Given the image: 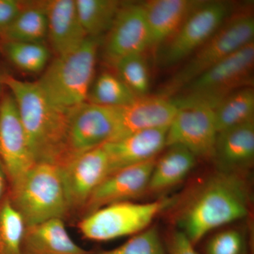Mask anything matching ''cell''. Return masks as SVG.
Returning a JSON list of instances; mask_svg holds the SVG:
<instances>
[{
  "mask_svg": "<svg viewBox=\"0 0 254 254\" xmlns=\"http://www.w3.org/2000/svg\"><path fill=\"white\" fill-rule=\"evenodd\" d=\"M25 229L22 218L6 197L0 204V254H22Z\"/></svg>",
  "mask_w": 254,
  "mask_h": 254,
  "instance_id": "cell-27",
  "label": "cell"
},
{
  "mask_svg": "<svg viewBox=\"0 0 254 254\" xmlns=\"http://www.w3.org/2000/svg\"><path fill=\"white\" fill-rule=\"evenodd\" d=\"M214 110L218 133L254 122V90L244 87L227 96Z\"/></svg>",
  "mask_w": 254,
  "mask_h": 254,
  "instance_id": "cell-23",
  "label": "cell"
},
{
  "mask_svg": "<svg viewBox=\"0 0 254 254\" xmlns=\"http://www.w3.org/2000/svg\"><path fill=\"white\" fill-rule=\"evenodd\" d=\"M23 1L0 0V38L11 26L22 9Z\"/></svg>",
  "mask_w": 254,
  "mask_h": 254,
  "instance_id": "cell-31",
  "label": "cell"
},
{
  "mask_svg": "<svg viewBox=\"0 0 254 254\" xmlns=\"http://www.w3.org/2000/svg\"><path fill=\"white\" fill-rule=\"evenodd\" d=\"M231 7L223 1H203L170 39L158 48V64L168 68L188 59L229 18Z\"/></svg>",
  "mask_w": 254,
  "mask_h": 254,
  "instance_id": "cell-8",
  "label": "cell"
},
{
  "mask_svg": "<svg viewBox=\"0 0 254 254\" xmlns=\"http://www.w3.org/2000/svg\"><path fill=\"white\" fill-rule=\"evenodd\" d=\"M254 65V41L209 68L172 99L179 109L203 106L214 110L233 92L252 86Z\"/></svg>",
  "mask_w": 254,
  "mask_h": 254,
  "instance_id": "cell-5",
  "label": "cell"
},
{
  "mask_svg": "<svg viewBox=\"0 0 254 254\" xmlns=\"http://www.w3.org/2000/svg\"><path fill=\"white\" fill-rule=\"evenodd\" d=\"M113 67L120 79L138 98L146 96L150 88V74L143 54L122 58Z\"/></svg>",
  "mask_w": 254,
  "mask_h": 254,
  "instance_id": "cell-28",
  "label": "cell"
},
{
  "mask_svg": "<svg viewBox=\"0 0 254 254\" xmlns=\"http://www.w3.org/2000/svg\"><path fill=\"white\" fill-rule=\"evenodd\" d=\"M8 197L26 227L63 220L70 212L60 169L53 164H35L10 188Z\"/></svg>",
  "mask_w": 254,
  "mask_h": 254,
  "instance_id": "cell-4",
  "label": "cell"
},
{
  "mask_svg": "<svg viewBox=\"0 0 254 254\" xmlns=\"http://www.w3.org/2000/svg\"><path fill=\"white\" fill-rule=\"evenodd\" d=\"M6 73H7V72L4 71V69L1 67V64H0V100H1L3 93H4L5 89H6V87H5L4 83H3V78H4Z\"/></svg>",
  "mask_w": 254,
  "mask_h": 254,
  "instance_id": "cell-34",
  "label": "cell"
},
{
  "mask_svg": "<svg viewBox=\"0 0 254 254\" xmlns=\"http://www.w3.org/2000/svg\"><path fill=\"white\" fill-rule=\"evenodd\" d=\"M247 242L239 230H227L218 232L209 240L205 254H246Z\"/></svg>",
  "mask_w": 254,
  "mask_h": 254,
  "instance_id": "cell-30",
  "label": "cell"
},
{
  "mask_svg": "<svg viewBox=\"0 0 254 254\" xmlns=\"http://www.w3.org/2000/svg\"><path fill=\"white\" fill-rule=\"evenodd\" d=\"M3 83L16 101L35 163L63 166L70 110L52 103L36 81H23L7 73Z\"/></svg>",
  "mask_w": 254,
  "mask_h": 254,
  "instance_id": "cell-1",
  "label": "cell"
},
{
  "mask_svg": "<svg viewBox=\"0 0 254 254\" xmlns=\"http://www.w3.org/2000/svg\"><path fill=\"white\" fill-rule=\"evenodd\" d=\"M203 1L150 0L141 3L149 30L150 48L158 49L175 34Z\"/></svg>",
  "mask_w": 254,
  "mask_h": 254,
  "instance_id": "cell-18",
  "label": "cell"
},
{
  "mask_svg": "<svg viewBox=\"0 0 254 254\" xmlns=\"http://www.w3.org/2000/svg\"><path fill=\"white\" fill-rule=\"evenodd\" d=\"M93 254H168L158 230L148 229L133 235L123 245L114 250Z\"/></svg>",
  "mask_w": 254,
  "mask_h": 254,
  "instance_id": "cell-29",
  "label": "cell"
},
{
  "mask_svg": "<svg viewBox=\"0 0 254 254\" xmlns=\"http://www.w3.org/2000/svg\"><path fill=\"white\" fill-rule=\"evenodd\" d=\"M0 163L9 189L36 164L28 147L16 101L6 88L0 100Z\"/></svg>",
  "mask_w": 254,
  "mask_h": 254,
  "instance_id": "cell-10",
  "label": "cell"
},
{
  "mask_svg": "<svg viewBox=\"0 0 254 254\" xmlns=\"http://www.w3.org/2000/svg\"><path fill=\"white\" fill-rule=\"evenodd\" d=\"M150 49L149 30L141 3H123L105 38L103 55L110 66Z\"/></svg>",
  "mask_w": 254,
  "mask_h": 254,
  "instance_id": "cell-12",
  "label": "cell"
},
{
  "mask_svg": "<svg viewBox=\"0 0 254 254\" xmlns=\"http://www.w3.org/2000/svg\"><path fill=\"white\" fill-rule=\"evenodd\" d=\"M136 98L116 73L103 71L95 76L86 102L108 108H123Z\"/></svg>",
  "mask_w": 254,
  "mask_h": 254,
  "instance_id": "cell-26",
  "label": "cell"
},
{
  "mask_svg": "<svg viewBox=\"0 0 254 254\" xmlns=\"http://www.w3.org/2000/svg\"><path fill=\"white\" fill-rule=\"evenodd\" d=\"M76 4L87 36L100 38L110 31L123 3L116 0H76Z\"/></svg>",
  "mask_w": 254,
  "mask_h": 254,
  "instance_id": "cell-25",
  "label": "cell"
},
{
  "mask_svg": "<svg viewBox=\"0 0 254 254\" xmlns=\"http://www.w3.org/2000/svg\"><path fill=\"white\" fill-rule=\"evenodd\" d=\"M168 254H198L194 245L182 231L175 232L169 245Z\"/></svg>",
  "mask_w": 254,
  "mask_h": 254,
  "instance_id": "cell-32",
  "label": "cell"
},
{
  "mask_svg": "<svg viewBox=\"0 0 254 254\" xmlns=\"http://www.w3.org/2000/svg\"><path fill=\"white\" fill-rule=\"evenodd\" d=\"M118 123V108L86 102L70 110L64 165L85 152L113 141Z\"/></svg>",
  "mask_w": 254,
  "mask_h": 254,
  "instance_id": "cell-9",
  "label": "cell"
},
{
  "mask_svg": "<svg viewBox=\"0 0 254 254\" xmlns=\"http://www.w3.org/2000/svg\"><path fill=\"white\" fill-rule=\"evenodd\" d=\"M228 20L166 82L159 96L171 98L209 68L254 41V18L252 15H238Z\"/></svg>",
  "mask_w": 254,
  "mask_h": 254,
  "instance_id": "cell-6",
  "label": "cell"
},
{
  "mask_svg": "<svg viewBox=\"0 0 254 254\" xmlns=\"http://www.w3.org/2000/svg\"><path fill=\"white\" fill-rule=\"evenodd\" d=\"M168 203L167 200L113 203L87 215L78 223V229L84 238L95 242L137 235L146 229Z\"/></svg>",
  "mask_w": 254,
  "mask_h": 254,
  "instance_id": "cell-7",
  "label": "cell"
},
{
  "mask_svg": "<svg viewBox=\"0 0 254 254\" xmlns=\"http://www.w3.org/2000/svg\"><path fill=\"white\" fill-rule=\"evenodd\" d=\"M99 48L100 38L88 37L76 50L50 60L36 82L52 103L68 111L86 103Z\"/></svg>",
  "mask_w": 254,
  "mask_h": 254,
  "instance_id": "cell-3",
  "label": "cell"
},
{
  "mask_svg": "<svg viewBox=\"0 0 254 254\" xmlns=\"http://www.w3.org/2000/svg\"><path fill=\"white\" fill-rule=\"evenodd\" d=\"M168 128L144 130L105 143L103 145L109 158V175L122 169L155 158L166 147Z\"/></svg>",
  "mask_w": 254,
  "mask_h": 254,
  "instance_id": "cell-16",
  "label": "cell"
},
{
  "mask_svg": "<svg viewBox=\"0 0 254 254\" xmlns=\"http://www.w3.org/2000/svg\"><path fill=\"white\" fill-rule=\"evenodd\" d=\"M48 1H23L22 9L0 41L43 43L48 34Z\"/></svg>",
  "mask_w": 254,
  "mask_h": 254,
  "instance_id": "cell-21",
  "label": "cell"
},
{
  "mask_svg": "<svg viewBox=\"0 0 254 254\" xmlns=\"http://www.w3.org/2000/svg\"><path fill=\"white\" fill-rule=\"evenodd\" d=\"M60 169L70 211H81L95 189L109 175V158L104 145H100Z\"/></svg>",
  "mask_w": 254,
  "mask_h": 254,
  "instance_id": "cell-13",
  "label": "cell"
},
{
  "mask_svg": "<svg viewBox=\"0 0 254 254\" xmlns=\"http://www.w3.org/2000/svg\"><path fill=\"white\" fill-rule=\"evenodd\" d=\"M21 250L22 254H93L73 242L61 219L26 227Z\"/></svg>",
  "mask_w": 254,
  "mask_h": 254,
  "instance_id": "cell-19",
  "label": "cell"
},
{
  "mask_svg": "<svg viewBox=\"0 0 254 254\" xmlns=\"http://www.w3.org/2000/svg\"><path fill=\"white\" fill-rule=\"evenodd\" d=\"M178 110L172 98L159 95L136 98L129 105L118 108V128L111 141L136 132L168 127Z\"/></svg>",
  "mask_w": 254,
  "mask_h": 254,
  "instance_id": "cell-15",
  "label": "cell"
},
{
  "mask_svg": "<svg viewBox=\"0 0 254 254\" xmlns=\"http://www.w3.org/2000/svg\"><path fill=\"white\" fill-rule=\"evenodd\" d=\"M249 211L245 180L234 172L223 171L200 187L182 213L180 225L195 245L211 230L245 218Z\"/></svg>",
  "mask_w": 254,
  "mask_h": 254,
  "instance_id": "cell-2",
  "label": "cell"
},
{
  "mask_svg": "<svg viewBox=\"0 0 254 254\" xmlns=\"http://www.w3.org/2000/svg\"><path fill=\"white\" fill-rule=\"evenodd\" d=\"M155 158L128 167L106 177L93 192L81 211L88 214L106 205L130 201L148 190Z\"/></svg>",
  "mask_w": 254,
  "mask_h": 254,
  "instance_id": "cell-14",
  "label": "cell"
},
{
  "mask_svg": "<svg viewBox=\"0 0 254 254\" xmlns=\"http://www.w3.org/2000/svg\"><path fill=\"white\" fill-rule=\"evenodd\" d=\"M6 181H7V180H6L4 169L0 163V200H1V196H2L3 193H4Z\"/></svg>",
  "mask_w": 254,
  "mask_h": 254,
  "instance_id": "cell-33",
  "label": "cell"
},
{
  "mask_svg": "<svg viewBox=\"0 0 254 254\" xmlns=\"http://www.w3.org/2000/svg\"><path fill=\"white\" fill-rule=\"evenodd\" d=\"M170 149L155 161L148 183V190L159 191L180 183L195 163V157L186 148L169 147Z\"/></svg>",
  "mask_w": 254,
  "mask_h": 254,
  "instance_id": "cell-22",
  "label": "cell"
},
{
  "mask_svg": "<svg viewBox=\"0 0 254 254\" xmlns=\"http://www.w3.org/2000/svg\"><path fill=\"white\" fill-rule=\"evenodd\" d=\"M47 41L55 57L76 50L88 36L78 16L76 0L48 1Z\"/></svg>",
  "mask_w": 254,
  "mask_h": 254,
  "instance_id": "cell-17",
  "label": "cell"
},
{
  "mask_svg": "<svg viewBox=\"0 0 254 254\" xmlns=\"http://www.w3.org/2000/svg\"><path fill=\"white\" fill-rule=\"evenodd\" d=\"M0 54L22 72L40 74L51 59V50L43 43L0 41Z\"/></svg>",
  "mask_w": 254,
  "mask_h": 254,
  "instance_id": "cell-24",
  "label": "cell"
},
{
  "mask_svg": "<svg viewBox=\"0 0 254 254\" xmlns=\"http://www.w3.org/2000/svg\"><path fill=\"white\" fill-rule=\"evenodd\" d=\"M218 136L212 108H180L168 127L166 146L186 148L195 158H214Z\"/></svg>",
  "mask_w": 254,
  "mask_h": 254,
  "instance_id": "cell-11",
  "label": "cell"
},
{
  "mask_svg": "<svg viewBox=\"0 0 254 254\" xmlns=\"http://www.w3.org/2000/svg\"><path fill=\"white\" fill-rule=\"evenodd\" d=\"M214 158L229 172L252 163L254 158V122L219 133Z\"/></svg>",
  "mask_w": 254,
  "mask_h": 254,
  "instance_id": "cell-20",
  "label": "cell"
}]
</instances>
